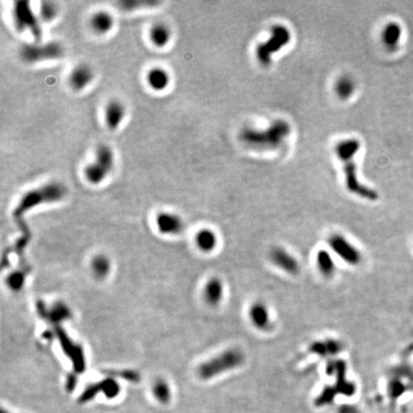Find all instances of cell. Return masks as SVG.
<instances>
[{"mask_svg": "<svg viewBox=\"0 0 413 413\" xmlns=\"http://www.w3.org/2000/svg\"><path fill=\"white\" fill-rule=\"evenodd\" d=\"M360 147L361 144L357 139H347L341 141L336 145L335 151L343 165V171L345 173V185L347 189L357 196L375 201L379 196L377 191L362 185L357 177L355 156L359 151Z\"/></svg>", "mask_w": 413, "mask_h": 413, "instance_id": "cell-1", "label": "cell"}, {"mask_svg": "<svg viewBox=\"0 0 413 413\" xmlns=\"http://www.w3.org/2000/svg\"><path fill=\"white\" fill-rule=\"evenodd\" d=\"M290 133V124L286 121L277 120L263 130L245 128L241 131L239 137L245 145L257 149L271 150L281 147Z\"/></svg>", "mask_w": 413, "mask_h": 413, "instance_id": "cell-2", "label": "cell"}, {"mask_svg": "<svg viewBox=\"0 0 413 413\" xmlns=\"http://www.w3.org/2000/svg\"><path fill=\"white\" fill-rule=\"evenodd\" d=\"M245 361L244 353L238 348H228L198 366V376L202 380H211L223 373L232 371Z\"/></svg>", "mask_w": 413, "mask_h": 413, "instance_id": "cell-3", "label": "cell"}, {"mask_svg": "<svg viewBox=\"0 0 413 413\" xmlns=\"http://www.w3.org/2000/svg\"><path fill=\"white\" fill-rule=\"evenodd\" d=\"M66 193V186L60 182H51L29 190L21 198L19 206L15 211V216L20 217L28 210L41 204L61 201Z\"/></svg>", "mask_w": 413, "mask_h": 413, "instance_id": "cell-4", "label": "cell"}, {"mask_svg": "<svg viewBox=\"0 0 413 413\" xmlns=\"http://www.w3.org/2000/svg\"><path fill=\"white\" fill-rule=\"evenodd\" d=\"M291 41L289 29L283 25H275L271 29V37L267 42L260 43L257 47L256 55L262 65H269L275 53L284 48Z\"/></svg>", "mask_w": 413, "mask_h": 413, "instance_id": "cell-5", "label": "cell"}, {"mask_svg": "<svg viewBox=\"0 0 413 413\" xmlns=\"http://www.w3.org/2000/svg\"><path fill=\"white\" fill-rule=\"evenodd\" d=\"M20 54L24 62L36 63L61 59L64 55V49L59 42H48L45 44L34 43L23 45Z\"/></svg>", "mask_w": 413, "mask_h": 413, "instance_id": "cell-6", "label": "cell"}, {"mask_svg": "<svg viewBox=\"0 0 413 413\" xmlns=\"http://www.w3.org/2000/svg\"><path fill=\"white\" fill-rule=\"evenodd\" d=\"M13 17L15 25L18 30L21 32L30 31L33 37L41 42L42 40V28L38 21L37 16L32 10L29 2L27 1H19L15 4L13 10Z\"/></svg>", "mask_w": 413, "mask_h": 413, "instance_id": "cell-7", "label": "cell"}, {"mask_svg": "<svg viewBox=\"0 0 413 413\" xmlns=\"http://www.w3.org/2000/svg\"><path fill=\"white\" fill-rule=\"evenodd\" d=\"M331 253L350 266H358L361 262V251L349 239L341 234H333L327 240Z\"/></svg>", "mask_w": 413, "mask_h": 413, "instance_id": "cell-8", "label": "cell"}, {"mask_svg": "<svg viewBox=\"0 0 413 413\" xmlns=\"http://www.w3.org/2000/svg\"><path fill=\"white\" fill-rule=\"evenodd\" d=\"M269 258L274 266L288 275H297L300 272L299 260L286 249L274 247L269 253Z\"/></svg>", "mask_w": 413, "mask_h": 413, "instance_id": "cell-9", "label": "cell"}, {"mask_svg": "<svg viewBox=\"0 0 413 413\" xmlns=\"http://www.w3.org/2000/svg\"><path fill=\"white\" fill-rule=\"evenodd\" d=\"M249 320L258 330L267 331L271 328L272 319L268 306L261 300L251 304L248 309Z\"/></svg>", "mask_w": 413, "mask_h": 413, "instance_id": "cell-10", "label": "cell"}, {"mask_svg": "<svg viewBox=\"0 0 413 413\" xmlns=\"http://www.w3.org/2000/svg\"><path fill=\"white\" fill-rule=\"evenodd\" d=\"M126 115V107L122 101L111 100L104 106V121L107 127L116 130L124 122Z\"/></svg>", "mask_w": 413, "mask_h": 413, "instance_id": "cell-11", "label": "cell"}, {"mask_svg": "<svg viewBox=\"0 0 413 413\" xmlns=\"http://www.w3.org/2000/svg\"><path fill=\"white\" fill-rule=\"evenodd\" d=\"M94 78L93 68L86 63H82L77 65L70 73L69 84L75 91H82L93 82Z\"/></svg>", "mask_w": 413, "mask_h": 413, "instance_id": "cell-12", "label": "cell"}, {"mask_svg": "<svg viewBox=\"0 0 413 413\" xmlns=\"http://www.w3.org/2000/svg\"><path fill=\"white\" fill-rule=\"evenodd\" d=\"M156 226L164 235H178L183 231L184 223L182 218L175 214L163 212L156 217Z\"/></svg>", "mask_w": 413, "mask_h": 413, "instance_id": "cell-13", "label": "cell"}, {"mask_svg": "<svg viewBox=\"0 0 413 413\" xmlns=\"http://www.w3.org/2000/svg\"><path fill=\"white\" fill-rule=\"evenodd\" d=\"M224 283L217 277L211 278L203 288V298L211 306H217L224 299Z\"/></svg>", "mask_w": 413, "mask_h": 413, "instance_id": "cell-14", "label": "cell"}, {"mask_svg": "<svg viewBox=\"0 0 413 413\" xmlns=\"http://www.w3.org/2000/svg\"><path fill=\"white\" fill-rule=\"evenodd\" d=\"M89 25L95 34L103 36L112 30L114 26L113 17L106 11H98L94 13L90 18Z\"/></svg>", "mask_w": 413, "mask_h": 413, "instance_id": "cell-15", "label": "cell"}, {"mask_svg": "<svg viewBox=\"0 0 413 413\" xmlns=\"http://www.w3.org/2000/svg\"><path fill=\"white\" fill-rule=\"evenodd\" d=\"M146 82L152 90L156 92H162L168 87L170 76L164 68L153 67L146 74Z\"/></svg>", "mask_w": 413, "mask_h": 413, "instance_id": "cell-16", "label": "cell"}, {"mask_svg": "<svg viewBox=\"0 0 413 413\" xmlns=\"http://www.w3.org/2000/svg\"><path fill=\"white\" fill-rule=\"evenodd\" d=\"M100 391H103L108 398H113L119 393V386L113 381H104L87 388L80 398V403H86L93 399L94 396Z\"/></svg>", "mask_w": 413, "mask_h": 413, "instance_id": "cell-17", "label": "cell"}, {"mask_svg": "<svg viewBox=\"0 0 413 413\" xmlns=\"http://www.w3.org/2000/svg\"><path fill=\"white\" fill-rule=\"evenodd\" d=\"M316 265L324 278H332L336 273V262L331 251L320 249L316 255Z\"/></svg>", "mask_w": 413, "mask_h": 413, "instance_id": "cell-18", "label": "cell"}, {"mask_svg": "<svg viewBox=\"0 0 413 413\" xmlns=\"http://www.w3.org/2000/svg\"><path fill=\"white\" fill-rule=\"evenodd\" d=\"M343 346L341 341L329 339L325 341H315L310 345V351L320 357L334 356L342 350Z\"/></svg>", "mask_w": 413, "mask_h": 413, "instance_id": "cell-19", "label": "cell"}, {"mask_svg": "<svg viewBox=\"0 0 413 413\" xmlns=\"http://www.w3.org/2000/svg\"><path fill=\"white\" fill-rule=\"evenodd\" d=\"M94 163L103 168L108 174L113 170L115 165V155L113 149L108 145H100L95 152Z\"/></svg>", "mask_w": 413, "mask_h": 413, "instance_id": "cell-20", "label": "cell"}, {"mask_svg": "<svg viewBox=\"0 0 413 413\" xmlns=\"http://www.w3.org/2000/svg\"><path fill=\"white\" fill-rule=\"evenodd\" d=\"M345 363L342 361L335 362V372L337 377V384L335 386L338 394H343L346 396H352L356 392V386L352 382L346 380L345 377Z\"/></svg>", "mask_w": 413, "mask_h": 413, "instance_id": "cell-21", "label": "cell"}, {"mask_svg": "<svg viewBox=\"0 0 413 413\" xmlns=\"http://www.w3.org/2000/svg\"><path fill=\"white\" fill-rule=\"evenodd\" d=\"M171 36H172V32H171L170 27L163 22L155 23L154 25H152L149 31L150 41L156 47H159V48L165 47V45L170 42Z\"/></svg>", "mask_w": 413, "mask_h": 413, "instance_id": "cell-22", "label": "cell"}, {"mask_svg": "<svg viewBox=\"0 0 413 413\" xmlns=\"http://www.w3.org/2000/svg\"><path fill=\"white\" fill-rule=\"evenodd\" d=\"M218 243L217 234L211 229H202L197 232L195 236V244L197 248L203 253H212L216 250Z\"/></svg>", "mask_w": 413, "mask_h": 413, "instance_id": "cell-23", "label": "cell"}, {"mask_svg": "<svg viewBox=\"0 0 413 413\" xmlns=\"http://www.w3.org/2000/svg\"><path fill=\"white\" fill-rule=\"evenodd\" d=\"M401 36H402L401 26L396 22H390L384 27L382 31V42L385 47H387L390 50H393L397 48L401 40Z\"/></svg>", "mask_w": 413, "mask_h": 413, "instance_id": "cell-24", "label": "cell"}, {"mask_svg": "<svg viewBox=\"0 0 413 413\" xmlns=\"http://www.w3.org/2000/svg\"><path fill=\"white\" fill-rule=\"evenodd\" d=\"M356 89V83L349 76H343L338 80L335 85V91L341 99L350 98Z\"/></svg>", "mask_w": 413, "mask_h": 413, "instance_id": "cell-25", "label": "cell"}, {"mask_svg": "<svg viewBox=\"0 0 413 413\" xmlns=\"http://www.w3.org/2000/svg\"><path fill=\"white\" fill-rule=\"evenodd\" d=\"M91 269L97 278L104 279L106 276H108L111 270V262L109 258L104 255H99L93 258L91 262Z\"/></svg>", "mask_w": 413, "mask_h": 413, "instance_id": "cell-26", "label": "cell"}, {"mask_svg": "<svg viewBox=\"0 0 413 413\" xmlns=\"http://www.w3.org/2000/svg\"><path fill=\"white\" fill-rule=\"evenodd\" d=\"M83 173L85 179L92 185L101 184L103 180L109 175L106 171H104L103 168L96 165L94 162L88 164L84 167Z\"/></svg>", "mask_w": 413, "mask_h": 413, "instance_id": "cell-27", "label": "cell"}, {"mask_svg": "<svg viewBox=\"0 0 413 413\" xmlns=\"http://www.w3.org/2000/svg\"><path fill=\"white\" fill-rule=\"evenodd\" d=\"M153 393L156 399L161 403H167L170 399V388L164 380H158L153 386Z\"/></svg>", "mask_w": 413, "mask_h": 413, "instance_id": "cell-28", "label": "cell"}, {"mask_svg": "<svg viewBox=\"0 0 413 413\" xmlns=\"http://www.w3.org/2000/svg\"><path fill=\"white\" fill-rule=\"evenodd\" d=\"M338 394L337 390L335 387L333 386H325L320 395L318 396V398L316 399L315 403L317 406H324L328 403H331L334 399L335 396Z\"/></svg>", "mask_w": 413, "mask_h": 413, "instance_id": "cell-29", "label": "cell"}, {"mask_svg": "<svg viewBox=\"0 0 413 413\" xmlns=\"http://www.w3.org/2000/svg\"><path fill=\"white\" fill-rule=\"evenodd\" d=\"M59 8L51 1L43 2L41 6V17L44 21H51L58 16Z\"/></svg>", "mask_w": 413, "mask_h": 413, "instance_id": "cell-30", "label": "cell"}, {"mask_svg": "<svg viewBox=\"0 0 413 413\" xmlns=\"http://www.w3.org/2000/svg\"><path fill=\"white\" fill-rule=\"evenodd\" d=\"M24 280L22 279V275H16V274H14V275H12L11 276L10 279H9V283H10L11 286L14 288V289H18V288H20L21 285H22V282H23Z\"/></svg>", "mask_w": 413, "mask_h": 413, "instance_id": "cell-31", "label": "cell"}, {"mask_svg": "<svg viewBox=\"0 0 413 413\" xmlns=\"http://www.w3.org/2000/svg\"><path fill=\"white\" fill-rule=\"evenodd\" d=\"M338 413H360V410L354 404H341L338 409Z\"/></svg>", "mask_w": 413, "mask_h": 413, "instance_id": "cell-32", "label": "cell"}, {"mask_svg": "<svg viewBox=\"0 0 413 413\" xmlns=\"http://www.w3.org/2000/svg\"><path fill=\"white\" fill-rule=\"evenodd\" d=\"M1 413H9V412H7V411H5V410H4V409H2V410H1Z\"/></svg>", "mask_w": 413, "mask_h": 413, "instance_id": "cell-33", "label": "cell"}]
</instances>
